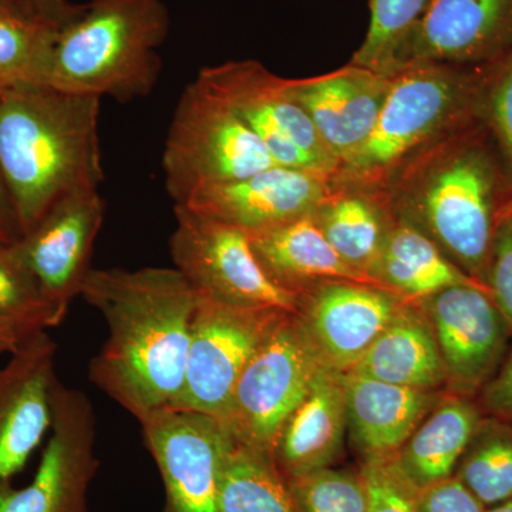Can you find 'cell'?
Here are the masks:
<instances>
[{"instance_id":"2e32d148","label":"cell","mask_w":512,"mask_h":512,"mask_svg":"<svg viewBox=\"0 0 512 512\" xmlns=\"http://www.w3.org/2000/svg\"><path fill=\"white\" fill-rule=\"evenodd\" d=\"M56 357L55 340L39 332L0 366V485L12 483L49 433Z\"/></svg>"},{"instance_id":"1f68e13d","label":"cell","mask_w":512,"mask_h":512,"mask_svg":"<svg viewBox=\"0 0 512 512\" xmlns=\"http://www.w3.org/2000/svg\"><path fill=\"white\" fill-rule=\"evenodd\" d=\"M286 483L299 512H367V488L360 470L323 468Z\"/></svg>"},{"instance_id":"e0dca14e","label":"cell","mask_w":512,"mask_h":512,"mask_svg":"<svg viewBox=\"0 0 512 512\" xmlns=\"http://www.w3.org/2000/svg\"><path fill=\"white\" fill-rule=\"evenodd\" d=\"M403 303L379 286L353 281H326L301 293L299 320L326 365L349 372Z\"/></svg>"},{"instance_id":"4dcf8cb0","label":"cell","mask_w":512,"mask_h":512,"mask_svg":"<svg viewBox=\"0 0 512 512\" xmlns=\"http://www.w3.org/2000/svg\"><path fill=\"white\" fill-rule=\"evenodd\" d=\"M430 0H370V23L353 64L393 76L397 59Z\"/></svg>"},{"instance_id":"52a82bcc","label":"cell","mask_w":512,"mask_h":512,"mask_svg":"<svg viewBox=\"0 0 512 512\" xmlns=\"http://www.w3.org/2000/svg\"><path fill=\"white\" fill-rule=\"evenodd\" d=\"M175 229L170 237L174 268L200 298L296 313L301 293L276 284L256 258L244 229L174 205Z\"/></svg>"},{"instance_id":"8d00e7d4","label":"cell","mask_w":512,"mask_h":512,"mask_svg":"<svg viewBox=\"0 0 512 512\" xmlns=\"http://www.w3.org/2000/svg\"><path fill=\"white\" fill-rule=\"evenodd\" d=\"M478 406L485 416L512 421V350L490 382L481 389Z\"/></svg>"},{"instance_id":"f546056e","label":"cell","mask_w":512,"mask_h":512,"mask_svg":"<svg viewBox=\"0 0 512 512\" xmlns=\"http://www.w3.org/2000/svg\"><path fill=\"white\" fill-rule=\"evenodd\" d=\"M15 244H0V319L28 338L57 328L64 319L43 295Z\"/></svg>"},{"instance_id":"8992f818","label":"cell","mask_w":512,"mask_h":512,"mask_svg":"<svg viewBox=\"0 0 512 512\" xmlns=\"http://www.w3.org/2000/svg\"><path fill=\"white\" fill-rule=\"evenodd\" d=\"M276 161L228 104L195 79L185 87L165 140V187L174 205L214 185L234 183Z\"/></svg>"},{"instance_id":"d6986e66","label":"cell","mask_w":512,"mask_h":512,"mask_svg":"<svg viewBox=\"0 0 512 512\" xmlns=\"http://www.w3.org/2000/svg\"><path fill=\"white\" fill-rule=\"evenodd\" d=\"M288 84L340 168L375 128L392 76L349 63L332 73L288 79Z\"/></svg>"},{"instance_id":"7bdbcfd3","label":"cell","mask_w":512,"mask_h":512,"mask_svg":"<svg viewBox=\"0 0 512 512\" xmlns=\"http://www.w3.org/2000/svg\"><path fill=\"white\" fill-rule=\"evenodd\" d=\"M504 215H511V217H512V197H511L510 202H508L507 208H505Z\"/></svg>"},{"instance_id":"9c48e42d","label":"cell","mask_w":512,"mask_h":512,"mask_svg":"<svg viewBox=\"0 0 512 512\" xmlns=\"http://www.w3.org/2000/svg\"><path fill=\"white\" fill-rule=\"evenodd\" d=\"M285 313L198 296L183 389L168 407L224 421L239 377Z\"/></svg>"},{"instance_id":"ab89813d","label":"cell","mask_w":512,"mask_h":512,"mask_svg":"<svg viewBox=\"0 0 512 512\" xmlns=\"http://www.w3.org/2000/svg\"><path fill=\"white\" fill-rule=\"evenodd\" d=\"M25 336L6 320L0 319V356L12 355L19 348Z\"/></svg>"},{"instance_id":"60d3db41","label":"cell","mask_w":512,"mask_h":512,"mask_svg":"<svg viewBox=\"0 0 512 512\" xmlns=\"http://www.w3.org/2000/svg\"><path fill=\"white\" fill-rule=\"evenodd\" d=\"M0 12L32 19L28 13H26L25 8H23L22 0H0Z\"/></svg>"},{"instance_id":"f1b7e54d","label":"cell","mask_w":512,"mask_h":512,"mask_svg":"<svg viewBox=\"0 0 512 512\" xmlns=\"http://www.w3.org/2000/svg\"><path fill=\"white\" fill-rule=\"evenodd\" d=\"M59 29L0 12V89L46 84Z\"/></svg>"},{"instance_id":"d6a6232c","label":"cell","mask_w":512,"mask_h":512,"mask_svg":"<svg viewBox=\"0 0 512 512\" xmlns=\"http://www.w3.org/2000/svg\"><path fill=\"white\" fill-rule=\"evenodd\" d=\"M480 116L493 136L512 181V50L487 64Z\"/></svg>"},{"instance_id":"f35d334b","label":"cell","mask_w":512,"mask_h":512,"mask_svg":"<svg viewBox=\"0 0 512 512\" xmlns=\"http://www.w3.org/2000/svg\"><path fill=\"white\" fill-rule=\"evenodd\" d=\"M20 237L22 234L13 211L12 201L0 174V244H15Z\"/></svg>"},{"instance_id":"8fae6325","label":"cell","mask_w":512,"mask_h":512,"mask_svg":"<svg viewBox=\"0 0 512 512\" xmlns=\"http://www.w3.org/2000/svg\"><path fill=\"white\" fill-rule=\"evenodd\" d=\"M50 437L35 477L25 487L0 485V512H89L96 457L97 417L82 390L56 380Z\"/></svg>"},{"instance_id":"30bf717a","label":"cell","mask_w":512,"mask_h":512,"mask_svg":"<svg viewBox=\"0 0 512 512\" xmlns=\"http://www.w3.org/2000/svg\"><path fill=\"white\" fill-rule=\"evenodd\" d=\"M197 77L254 131L276 164L338 173V161L292 96L288 79L255 60L202 67Z\"/></svg>"},{"instance_id":"44dd1931","label":"cell","mask_w":512,"mask_h":512,"mask_svg":"<svg viewBox=\"0 0 512 512\" xmlns=\"http://www.w3.org/2000/svg\"><path fill=\"white\" fill-rule=\"evenodd\" d=\"M343 384L350 440L363 461L396 456L441 399L437 392L396 386L355 372H343Z\"/></svg>"},{"instance_id":"ac0fdd59","label":"cell","mask_w":512,"mask_h":512,"mask_svg":"<svg viewBox=\"0 0 512 512\" xmlns=\"http://www.w3.org/2000/svg\"><path fill=\"white\" fill-rule=\"evenodd\" d=\"M333 190L332 174L274 165L244 180L205 188L178 205L252 234L313 214Z\"/></svg>"},{"instance_id":"4fadbf2b","label":"cell","mask_w":512,"mask_h":512,"mask_svg":"<svg viewBox=\"0 0 512 512\" xmlns=\"http://www.w3.org/2000/svg\"><path fill=\"white\" fill-rule=\"evenodd\" d=\"M429 319L447 384L473 397L500 369L510 328L484 286L457 285L421 299Z\"/></svg>"},{"instance_id":"e575fe53","label":"cell","mask_w":512,"mask_h":512,"mask_svg":"<svg viewBox=\"0 0 512 512\" xmlns=\"http://www.w3.org/2000/svg\"><path fill=\"white\" fill-rule=\"evenodd\" d=\"M488 292L512 332V217L504 215L495 232L487 275Z\"/></svg>"},{"instance_id":"d590c367","label":"cell","mask_w":512,"mask_h":512,"mask_svg":"<svg viewBox=\"0 0 512 512\" xmlns=\"http://www.w3.org/2000/svg\"><path fill=\"white\" fill-rule=\"evenodd\" d=\"M487 507L456 476L417 490V512H485Z\"/></svg>"},{"instance_id":"b9f144b4","label":"cell","mask_w":512,"mask_h":512,"mask_svg":"<svg viewBox=\"0 0 512 512\" xmlns=\"http://www.w3.org/2000/svg\"><path fill=\"white\" fill-rule=\"evenodd\" d=\"M485 512H512V498L511 500L504 501V503L488 507Z\"/></svg>"},{"instance_id":"6da1fadb","label":"cell","mask_w":512,"mask_h":512,"mask_svg":"<svg viewBox=\"0 0 512 512\" xmlns=\"http://www.w3.org/2000/svg\"><path fill=\"white\" fill-rule=\"evenodd\" d=\"M80 296L103 315L106 343L89 380L143 423L183 389L198 296L175 268L90 269Z\"/></svg>"},{"instance_id":"484cf974","label":"cell","mask_w":512,"mask_h":512,"mask_svg":"<svg viewBox=\"0 0 512 512\" xmlns=\"http://www.w3.org/2000/svg\"><path fill=\"white\" fill-rule=\"evenodd\" d=\"M313 217L340 258L370 278L390 224L382 198L375 192L335 184Z\"/></svg>"},{"instance_id":"7402d4cb","label":"cell","mask_w":512,"mask_h":512,"mask_svg":"<svg viewBox=\"0 0 512 512\" xmlns=\"http://www.w3.org/2000/svg\"><path fill=\"white\" fill-rule=\"evenodd\" d=\"M248 235L266 274L289 291L302 293L318 281L375 285L340 258L313 214Z\"/></svg>"},{"instance_id":"7a4b0ae2","label":"cell","mask_w":512,"mask_h":512,"mask_svg":"<svg viewBox=\"0 0 512 512\" xmlns=\"http://www.w3.org/2000/svg\"><path fill=\"white\" fill-rule=\"evenodd\" d=\"M495 147L477 117L421 151L376 191L390 211L485 286L495 232L512 197L510 174Z\"/></svg>"},{"instance_id":"cb8c5ba5","label":"cell","mask_w":512,"mask_h":512,"mask_svg":"<svg viewBox=\"0 0 512 512\" xmlns=\"http://www.w3.org/2000/svg\"><path fill=\"white\" fill-rule=\"evenodd\" d=\"M483 416L471 397L440 399L394 456L397 467L417 490L454 476Z\"/></svg>"},{"instance_id":"7c38bea8","label":"cell","mask_w":512,"mask_h":512,"mask_svg":"<svg viewBox=\"0 0 512 512\" xmlns=\"http://www.w3.org/2000/svg\"><path fill=\"white\" fill-rule=\"evenodd\" d=\"M144 443L163 478V512H220L227 426L207 414L161 409L143 423Z\"/></svg>"},{"instance_id":"5bb4252c","label":"cell","mask_w":512,"mask_h":512,"mask_svg":"<svg viewBox=\"0 0 512 512\" xmlns=\"http://www.w3.org/2000/svg\"><path fill=\"white\" fill-rule=\"evenodd\" d=\"M104 214L106 202L99 191L69 195L15 244L43 295L63 319L92 269Z\"/></svg>"},{"instance_id":"d4e9b609","label":"cell","mask_w":512,"mask_h":512,"mask_svg":"<svg viewBox=\"0 0 512 512\" xmlns=\"http://www.w3.org/2000/svg\"><path fill=\"white\" fill-rule=\"evenodd\" d=\"M370 278L380 288L410 299H424L450 286L487 288L451 262L429 235L400 217L389 224Z\"/></svg>"},{"instance_id":"9a60e30c","label":"cell","mask_w":512,"mask_h":512,"mask_svg":"<svg viewBox=\"0 0 512 512\" xmlns=\"http://www.w3.org/2000/svg\"><path fill=\"white\" fill-rule=\"evenodd\" d=\"M512 50V0H430L397 59L480 67Z\"/></svg>"},{"instance_id":"4316f807","label":"cell","mask_w":512,"mask_h":512,"mask_svg":"<svg viewBox=\"0 0 512 512\" xmlns=\"http://www.w3.org/2000/svg\"><path fill=\"white\" fill-rule=\"evenodd\" d=\"M220 512H299L274 454L232 440L222 464Z\"/></svg>"},{"instance_id":"ffe728a7","label":"cell","mask_w":512,"mask_h":512,"mask_svg":"<svg viewBox=\"0 0 512 512\" xmlns=\"http://www.w3.org/2000/svg\"><path fill=\"white\" fill-rule=\"evenodd\" d=\"M346 430L343 373L323 363L275 444V463L285 480L335 466L342 456Z\"/></svg>"},{"instance_id":"ba28073f","label":"cell","mask_w":512,"mask_h":512,"mask_svg":"<svg viewBox=\"0 0 512 512\" xmlns=\"http://www.w3.org/2000/svg\"><path fill=\"white\" fill-rule=\"evenodd\" d=\"M296 313H285L239 377L227 416L235 443L274 454L282 429L323 365Z\"/></svg>"},{"instance_id":"277c9868","label":"cell","mask_w":512,"mask_h":512,"mask_svg":"<svg viewBox=\"0 0 512 512\" xmlns=\"http://www.w3.org/2000/svg\"><path fill=\"white\" fill-rule=\"evenodd\" d=\"M164 0H87L57 32L47 86L128 103L153 92L170 33Z\"/></svg>"},{"instance_id":"836d02e7","label":"cell","mask_w":512,"mask_h":512,"mask_svg":"<svg viewBox=\"0 0 512 512\" xmlns=\"http://www.w3.org/2000/svg\"><path fill=\"white\" fill-rule=\"evenodd\" d=\"M367 512H417V488L397 467L394 457L363 461Z\"/></svg>"},{"instance_id":"3957f363","label":"cell","mask_w":512,"mask_h":512,"mask_svg":"<svg viewBox=\"0 0 512 512\" xmlns=\"http://www.w3.org/2000/svg\"><path fill=\"white\" fill-rule=\"evenodd\" d=\"M100 104L47 84L0 89V174L22 237L57 202L99 191Z\"/></svg>"},{"instance_id":"603a6c76","label":"cell","mask_w":512,"mask_h":512,"mask_svg":"<svg viewBox=\"0 0 512 512\" xmlns=\"http://www.w3.org/2000/svg\"><path fill=\"white\" fill-rule=\"evenodd\" d=\"M349 372L429 392L447 384L446 367L429 319L409 305L402 306Z\"/></svg>"},{"instance_id":"83f0119b","label":"cell","mask_w":512,"mask_h":512,"mask_svg":"<svg viewBox=\"0 0 512 512\" xmlns=\"http://www.w3.org/2000/svg\"><path fill=\"white\" fill-rule=\"evenodd\" d=\"M454 476L485 507L512 498V421L483 416Z\"/></svg>"},{"instance_id":"5b68a950","label":"cell","mask_w":512,"mask_h":512,"mask_svg":"<svg viewBox=\"0 0 512 512\" xmlns=\"http://www.w3.org/2000/svg\"><path fill=\"white\" fill-rule=\"evenodd\" d=\"M485 70L419 63L394 73L375 128L333 183L382 191L421 151L480 117Z\"/></svg>"},{"instance_id":"74e56055","label":"cell","mask_w":512,"mask_h":512,"mask_svg":"<svg viewBox=\"0 0 512 512\" xmlns=\"http://www.w3.org/2000/svg\"><path fill=\"white\" fill-rule=\"evenodd\" d=\"M23 8L30 18L62 29L83 12L82 5H74L69 0H22Z\"/></svg>"}]
</instances>
